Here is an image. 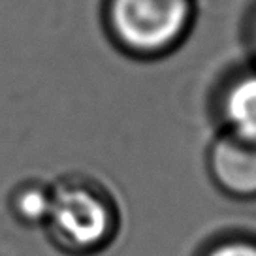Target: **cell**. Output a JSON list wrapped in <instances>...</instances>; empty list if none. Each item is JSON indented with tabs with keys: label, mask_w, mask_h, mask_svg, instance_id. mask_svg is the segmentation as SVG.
I'll return each instance as SVG.
<instances>
[{
	"label": "cell",
	"mask_w": 256,
	"mask_h": 256,
	"mask_svg": "<svg viewBox=\"0 0 256 256\" xmlns=\"http://www.w3.org/2000/svg\"><path fill=\"white\" fill-rule=\"evenodd\" d=\"M198 0H100L104 38L134 62H160L181 51L198 24Z\"/></svg>",
	"instance_id": "6da1fadb"
},
{
	"label": "cell",
	"mask_w": 256,
	"mask_h": 256,
	"mask_svg": "<svg viewBox=\"0 0 256 256\" xmlns=\"http://www.w3.org/2000/svg\"><path fill=\"white\" fill-rule=\"evenodd\" d=\"M120 228V204L106 183L81 172L51 183V206L42 230L58 252L102 254L119 240Z\"/></svg>",
	"instance_id": "7a4b0ae2"
},
{
	"label": "cell",
	"mask_w": 256,
	"mask_h": 256,
	"mask_svg": "<svg viewBox=\"0 0 256 256\" xmlns=\"http://www.w3.org/2000/svg\"><path fill=\"white\" fill-rule=\"evenodd\" d=\"M218 132L256 142V64H236L218 78L211 92Z\"/></svg>",
	"instance_id": "3957f363"
},
{
	"label": "cell",
	"mask_w": 256,
	"mask_h": 256,
	"mask_svg": "<svg viewBox=\"0 0 256 256\" xmlns=\"http://www.w3.org/2000/svg\"><path fill=\"white\" fill-rule=\"evenodd\" d=\"M215 188L236 202H256V142L216 132L206 152Z\"/></svg>",
	"instance_id": "277c9868"
},
{
	"label": "cell",
	"mask_w": 256,
	"mask_h": 256,
	"mask_svg": "<svg viewBox=\"0 0 256 256\" xmlns=\"http://www.w3.org/2000/svg\"><path fill=\"white\" fill-rule=\"evenodd\" d=\"M49 206H51V183L40 179L21 181L10 192V215L23 228H44Z\"/></svg>",
	"instance_id": "5b68a950"
},
{
	"label": "cell",
	"mask_w": 256,
	"mask_h": 256,
	"mask_svg": "<svg viewBox=\"0 0 256 256\" xmlns=\"http://www.w3.org/2000/svg\"><path fill=\"white\" fill-rule=\"evenodd\" d=\"M196 256H256V234L224 232L204 243Z\"/></svg>",
	"instance_id": "8992f818"
},
{
	"label": "cell",
	"mask_w": 256,
	"mask_h": 256,
	"mask_svg": "<svg viewBox=\"0 0 256 256\" xmlns=\"http://www.w3.org/2000/svg\"><path fill=\"white\" fill-rule=\"evenodd\" d=\"M241 42L248 62L256 64V2L247 10L241 24Z\"/></svg>",
	"instance_id": "52a82bcc"
}]
</instances>
